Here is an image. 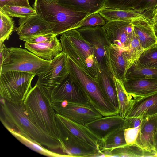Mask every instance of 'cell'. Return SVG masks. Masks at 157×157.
Returning <instances> with one entry per match:
<instances>
[{
    "instance_id": "cell-4",
    "label": "cell",
    "mask_w": 157,
    "mask_h": 157,
    "mask_svg": "<svg viewBox=\"0 0 157 157\" xmlns=\"http://www.w3.org/2000/svg\"><path fill=\"white\" fill-rule=\"evenodd\" d=\"M57 1L56 0L45 5L34 2L33 6L37 13L44 20L56 24L52 33L56 36L77 29L82 21L89 15L58 4Z\"/></svg>"
},
{
    "instance_id": "cell-9",
    "label": "cell",
    "mask_w": 157,
    "mask_h": 157,
    "mask_svg": "<svg viewBox=\"0 0 157 157\" xmlns=\"http://www.w3.org/2000/svg\"><path fill=\"white\" fill-rule=\"evenodd\" d=\"M48 97L51 103L66 101L79 105H92L82 86L69 73Z\"/></svg>"
},
{
    "instance_id": "cell-1",
    "label": "cell",
    "mask_w": 157,
    "mask_h": 157,
    "mask_svg": "<svg viewBox=\"0 0 157 157\" xmlns=\"http://www.w3.org/2000/svg\"><path fill=\"white\" fill-rule=\"evenodd\" d=\"M1 98V109L3 116L0 117V120L10 132L17 133L48 149L62 151L59 141L45 133L31 120L24 103H13Z\"/></svg>"
},
{
    "instance_id": "cell-5",
    "label": "cell",
    "mask_w": 157,
    "mask_h": 157,
    "mask_svg": "<svg viewBox=\"0 0 157 157\" xmlns=\"http://www.w3.org/2000/svg\"><path fill=\"white\" fill-rule=\"evenodd\" d=\"M51 61L41 59L25 49L6 47L0 74L15 71L30 73L39 76L48 70Z\"/></svg>"
},
{
    "instance_id": "cell-8",
    "label": "cell",
    "mask_w": 157,
    "mask_h": 157,
    "mask_svg": "<svg viewBox=\"0 0 157 157\" xmlns=\"http://www.w3.org/2000/svg\"><path fill=\"white\" fill-rule=\"evenodd\" d=\"M63 152L68 157L101 156L100 151L73 135L56 116Z\"/></svg>"
},
{
    "instance_id": "cell-12",
    "label": "cell",
    "mask_w": 157,
    "mask_h": 157,
    "mask_svg": "<svg viewBox=\"0 0 157 157\" xmlns=\"http://www.w3.org/2000/svg\"><path fill=\"white\" fill-rule=\"evenodd\" d=\"M102 28L110 46L117 48L123 52L128 50L133 29L132 22L107 21Z\"/></svg>"
},
{
    "instance_id": "cell-28",
    "label": "cell",
    "mask_w": 157,
    "mask_h": 157,
    "mask_svg": "<svg viewBox=\"0 0 157 157\" xmlns=\"http://www.w3.org/2000/svg\"><path fill=\"white\" fill-rule=\"evenodd\" d=\"M125 129V128L123 127L117 129L101 141L99 150L102 156L107 152L127 145L124 137Z\"/></svg>"
},
{
    "instance_id": "cell-14",
    "label": "cell",
    "mask_w": 157,
    "mask_h": 157,
    "mask_svg": "<svg viewBox=\"0 0 157 157\" xmlns=\"http://www.w3.org/2000/svg\"><path fill=\"white\" fill-rule=\"evenodd\" d=\"M14 31L19 37L32 36L53 33L55 23L48 22L38 14L20 18Z\"/></svg>"
},
{
    "instance_id": "cell-40",
    "label": "cell",
    "mask_w": 157,
    "mask_h": 157,
    "mask_svg": "<svg viewBox=\"0 0 157 157\" xmlns=\"http://www.w3.org/2000/svg\"><path fill=\"white\" fill-rule=\"evenodd\" d=\"M5 5L32 7L30 5L29 0H0V8Z\"/></svg>"
},
{
    "instance_id": "cell-23",
    "label": "cell",
    "mask_w": 157,
    "mask_h": 157,
    "mask_svg": "<svg viewBox=\"0 0 157 157\" xmlns=\"http://www.w3.org/2000/svg\"><path fill=\"white\" fill-rule=\"evenodd\" d=\"M132 23L140 45L145 50L152 48L157 44V37L152 22L138 21Z\"/></svg>"
},
{
    "instance_id": "cell-6",
    "label": "cell",
    "mask_w": 157,
    "mask_h": 157,
    "mask_svg": "<svg viewBox=\"0 0 157 157\" xmlns=\"http://www.w3.org/2000/svg\"><path fill=\"white\" fill-rule=\"evenodd\" d=\"M67 64L69 74L81 84L90 103L99 113L103 117L118 114L119 110L109 102L97 83L67 55Z\"/></svg>"
},
{
    "instance_id": "cell-25",
    "label": "cell",
    "mask_w": 157,
    "mask_h": 157,
    "mask_svg": "<svg viewBox=\"0 0 157 157\" xmlns=\"http://www.w3.org/2000/svg\"><path fill=\"white\" fill-rule=\"evenodd\" d=\"M113 77L109 73L100 70L96 83L109 102L119 110L117 93Z\"/></svg>"
},
{
    "instance_id": "cell-2",
    "label": "cell",
    "mask_w": 157,
    "mask_h": 157,
    "mask_svg": "<svg viewBox=\"0 0 157 157\" xmlns=\"http://www.w3.org/2000/svg\"><path fill=\"white\" fill-rule=\"evenodd\" d=\"M23 104L31 120L45 133L59 141L56 113L49 98L36 84L28 93Z\"/></svg>"
},
{
    "instance_id": "cell-20",
    "label": "cell",
    "mask_w": 157,
    "mask_h": 157,
    "mask_svg": "<svg viewBox=\"0 0 157 157\" xmlns=\"http://www.w3.org/2000/svg\"><path fill=\"white\" fill-rule=\"evenodd\" d=\"M25 47L44 60L50 61L63 51L61 41L57 36L52 41L37 44L25 42Z\"/></svg>"
},
{
    "instance_id": "cell-29",
    "label": "cell",
    "mask_w": 157,
    "mask_h": 157,
    "mask_svg": "<svg viewBox=\"0 0 157 157\" xmlns=\"http://www.w3.org/2000/svg\"><path fill=\"white\" fill-rule=\"evenodd\" d=\"M137 78L157 80V69L142 66L136 61L127 70L124 80Z\"/></svg>"
},
{
    "instance_id": "cell-13",
    "label": "cell",
    "mask_w": 157,
    "mask_h": 157,
    "mask_svg": "<svg viewBox=\"0 0 157 157\" xmlns=\"http://www.w3.org/2000/svg\"><path fill=\"white\" fill-rule=\"evenodd\" d=\"M76 29L90 44L94 52L99 70L109 73L106 65L105 48V46L110 45L107 40L102 26L82 27Z\"/></svg>"
},
{
    "instance_id": "cell-16",
    "label": "cell",
    "mask_w": 157,
    "mask_h": 157,
    "mask_svg": "<svg viewBox=\"0 0 157 157\" xmlns=\"http://www.w3.org/2000/svg\"><path fill=\"white\" fill-rule=\"evenodd\" d=\"M106 63L109 73L121 80L125 79L129 68L128 64L123 52L119 48L107 45L105 46Z\"/></svg>"
},
{
    "instance_id": "cell-43",
    "label": "cell",
    "mask_w": 157,
    "mask_h": 157,
    "mask_svg": "<svg viewBox=\"0 0 157 157\" xmlns=\"http://www.w3.org/2000/svg\"><path fill=\"white\" fill-rule=\"evenodd\" d=\"M150 18L152 23L157 21V5L151 13Z\"/></svg>"
},
{
    "instance_id": "cell-35",
    "label": "cell",
    "mask_w": 157,
    "mask_h": 157,
    "mask_svg": "<svg viewBox=\"0 0 157 157\" xmlns=\"http://www.w3.org/2000/svg\"><path fill=\"white\" fill-rule=\"evenodd\" d=\"M140 0H106L104 8L133 10Z\"/></svg>"
},
{
    "instance_id": "cell-15",
    "label": "cell",
    "mask_w": 157,
    "mask_h": 157,
    "mask_svg": "<svg viewBox=\"0 0 157 157\" xmlns=\"http://www.w3.org/2000/svg\"><path fill=\"white\" fill-rule=\"evenodd\" d=\"M127 121L118 114L102 117L86 124L94 135L102 141L117 129L127 127Z\"/></svg>"
},
{
    "instance_id": "cell-42",
    "label": "cell",
    "mask_w": 157,
    "mask_h": 157,
    "mask_svg": "<svg viewBox=\"0 0 157 157\" xmlns=\"http://www.w3.org/2000/svg\"><path fill=\"white\" fill-rule=\"evenodd\" d=\"M6 47L4 42H0V71L5 58V50Z\"/></svg>"
},
{
    "instance_id": "cell-30",
    "label": "cell",
    "mask_w": 157,
    "mask_h": 157,
    "mask_svg": "<svg viewBox=\"0 0 157 157\" xmlns=\"http://www.w3.org/2000/svg\"><path fill=\"white\" fill-rule=\"evenodd\" d=\"M144 50L141 47L139 39L133 29L128 49V50L123 52L128 61L129 68L138 59Z\"/></svg>"
},
{
    "instance_id": "cell-37",
    "label": "cell",
    "mask_w": 157,
    "mask_h": 157,
    "mask_svg": "<svg viewBox=\"0 0 157 157\" xmlns=\"http://www.w3.org/2000/svg\"><path fill=\"white\" fill-rule=\"evenodd\" d=\"M157 5V0H140L133 10L147 16V13L150 14Z\"/></svg>"
},
{
    "instance_id": "cell-24",
    "label": "cell",
    "mask_w": 157,
    "mask_h": 157,
    "mask_svg": "<svg viewBox=\"0 0 157 157\" xmlns=\"http://www.w3.org/2000/svg\"><path fill=\"white\" fill-rule=\"evenodd\" d=\"M106 0H58L57 3L75 11L90 15L104 8Z\"/></svg>"
},
{
    "instance_id": "cell-38",
    "label": "cell",
    "mask_w": 157,
    "mask_h": 157,
    "mask_svg": "<svg viewBox=\"0 0 157 157\" xmlns=\"http://www.w3.org/2000/svg\"><path fill=\"white\" fill-rule=\"evenodd\" d=\"M56 36L53 33H51L32 36L19 37V38L25 42L37 44L52 41Z\"/></svg>"
},
{
    "instance_id": "cell-45",
    "label": "cell",
    "mask_w": 157,
    "mask_h": 157,
    "mask_svg": "<svg viewBox=\"0 0 157 157\" xmlns=\"http://www.w3.org/2000/svg\"><path fill=\"white\" fill-rule=\"evenodd\" d=\"M154 147L155 153H157V124L155 133Z\"/></svg>"
},
{
    "instance_id": "cell-22",
    "label": "cell",
    "mask_w": 157,
    "mask_h": 157,
    "mask_svg": "<svg viewBox=\"0 0 157 157\" xmlns=\"http://www.w3.org/2000/svg\"><path fill=\"white\" fill-rule=\"evenodd\" d=\"M98 13L108 21H123L133 22L138 21H144L152 23L148 17L133 10L104 8Z\"/></svg>"
},
{
    "instance_id": "cell-34",
    "label": "cell",
    "mask_w": 157,
    "mask_h": 157,
    "mask_svg": "<svg viewBox=\"0 0 157 157\" xmlns=\"http://www.w3.org/2000/svg\"><path fill=\"white\" fill-rule=\"evenodd\" d=\"M137 61L142 66L157 69V44L144 50Z\"/></svg>"
},
{
    "instance_id": "cell-46",
    "label": "cell",
    "mask_w": 157,
    "mask_h": 157,
    "mask_svg": "<svg viewBox=\"0 0 157 157\" xmlns=\"http://www.w3.org/2000/svg\"><path fill=\"white\" fill-rule=\"evenodd\" d=\"M152 25L155 35L157 37V21L153 22Z\"/></svg>"
},
{
    "instance_id": "cell-33",
    "label": "cell",
    "mask_w": 157,
    "mask_h": 157,
    "mask_svg": "<svg viewBox=\"0 0 157 157\" xmlns=\"http://www.w3.org/2000/svg\"><path fill=\"white\" fill-rule=\"evenodd\" d=\"M0 10L12 17L20 18L37 14L36 11L32 7L20 6L5 5L0 8Z\"/></svg>"
},
{
    "instance_id": "cell-17",
    "label": "cell",
    "mask_w": 157,
    "mask_h": 157,
    "mask_svg": "<svg viewBox=\"0 0 157 157\" xmlns=\"http://www.w3.org/2000/svg\"><path fill=\"white\" fill-rule=\"evenodd\" d=\"M127 93L134 99L157 93V80L137 78L125 79L123 82Z\"/></svg>"
},
{
    "instance_id": "cell-32",
    "label": "cell",
    "mask_w": 157,
    "mask_h": 157,
    "mask_svg": "<svg viewBox=\"0 0 157 157\" xmlns=\"http://www.w3.org/2000/svg\"><path fill=\"white\" fill-rule=\"evenodd\" d=\"M0 42L8 40L14 31V22L12 17L0 10Z\"/></svg>"
},
{
    "instance_id": "cell-26",
    "label": "cell",
    "mask_w": 157,
    "mask_h": 157,
    "mask_svg": "<svg viewBox=\"0 0 157 157\" xmlns=\"http://www.w3.org/2000/svg\"><path fill=\"white\" fill-rule=\"evenodd\" d=\"M119 105L118 115L125 118L131 108L134 100L127 92L123 82L113 76Z\"/></svg>"
},
{
    "instance_id": "cell-41",
    "label": "cell",
    "mask_w": 157,
    "mask_h": 157,
    "mask_svg": "<svg viewBox=\"0 0 157 157\" xmlns=\"http://www.w3.org/2000/svg\"><path fill=\"white\" fill-rule=\"evenodd\" d=\"M127 121V128H136L140 126L144 118L140 117H134L125 118Z\"/></svg>"
},
{
    "instance_id": "cell-21",
    "label": "cell",
    "mask_w": 157,
    "mask_h": 157,
    "mask_svg": "<svg viewBox=\"0 0 157 157\" xmlns=\"http://www.w3.org/2000/svg\"><path fill=\"white\" fill-rule=\"evenodd\" d=\"M56 115L73 135L100 151L99 148L101 140L85 125L76 123L56 113Z\"/></svg>"
},
{
    "instance_id": "cell-44",
    "label": "cell",
    "mask_w": 157,
    "mask_h": 157,
    "mask_svg": "<svg viewBox=\"0 0 157 157\" xmlns=\"http://www.w3.org/2000/svg\"><path fill=\"white\" fill-rule=\"evenodd\" d=\"M56 0H35L34 2L39 4L45 5Z\"/></svg>"
},
{
    "instance_id": "cell-36",
    "label": "cell",
    "mask_w": 157,
    "mask_h": 157,
    "mask_svg": "<svg viewBox=\"0 0 157 157\" xmlns=\"http://www.w3.org/2000/svg\"><path fill=\"white\" fill-rule=\"evenodd\" d=\"M106 22L98 13L89 15L86 17L78 25V28L82 27H94L103 26Z\"/></svg>"
},
{
    "instance_id": "cell-7",
    "label": "cell",
    "mask_w": 157,
    "mask_h": 157,
    "mask_svg": "<svg viewBox=\"0 0 157 157\" xmlns=\"http://www.w3.org/2000/svg\"><path fill=\"white\" fill-rule=\"evenodd\" d=\"M29 73L10 71L0 74L1 98L13 103H23L32 88L35 76Z\"/></svg>"
},
{
    "instance_id": "cell-47",
    "label": "cell",
    "mask_w": 157,
    "mask_h": 157,
    "mask_svg": "<svg viewBox=\"0 0 157 157\" xmlns=\"http://www.w3.org/2000/svg\"><path fill=\"white\" fill-rule=\"evenodd\" d=\"M155 157H157V153H155Z\"/></svg>"
},
{
    "instance_id": "cell-11",
    "label": "cell",
    "mask_w": 157,
    "mask_h": 157,
    "mask_svg": "<svg viewBox=\"0 0 157 157\" xmlns=\"http://www.w3.org/2000/svg\"><path fill=\"white\" fill-rule=\"evenodd\" d=\"M51 104L56 113L83 125L103 117L92 105H79L66 101Z\"/></svg>"
},
{
    "instance_id": "cell-3",
    "label": "cell",
    "mask_w": 157,
    "mask_h": 157,
    "mask_svg": "<svg viewBox=\"0 0 157 157\" xmlns=\"http://www.w3.org/2000/svg\"><path fill=\"white\" fill-rule=\"evenodd\" d=\"M63 51L89 76L97 82L100 70L94 52L90 43L76 29L61 35Z\"/></svg>"
},
{
    "instance_id": "cell-31",
    "label": "cell",
    "mask_w": 157,
    "mask_h": 157,
    "mask_svg": "<svg viewBox=\"0 0 157 157\" xmlns=\"http://www.w3.org/2000/svg\"><path fill=\"white\" fill-rule=\"evenodd\" d=\"M21 143L30 149L42 155L48 157H67L66 155L52 151L37 143L29 140L19 134L10 132Z\"/></svg>"
},
{
    "instance_id": "cell-27",
    "label": "cell",
    "mask_w": 157,
    "mask_h": 157,
    "mask_svg": "<svg viewBox=\"0 0 157 157\" xmlns=\"http://www.w3.org/2000/svg\"><path fill=\"white\" fill-rule=\"evenodd\" d=\"M155 153L147 151L135 144L126 145L104 153L105 157H155Z\"/></svg>"
},
{
    "instance_id": "cell-19",
    "label": "cell",
    "mask_w": 157,
    "mask_h": 157,
    "mask_svg": "<svg viewBox=\"0 0 157 157\" xmlns=\"http://www.w3.org/2000/svg\"><path fill=\"white\" fill-rule=\"evenodd\" d=\"M157 115V93L134 99L132 106L125 119L140 117L145 118Z\"/></svg>"
},
{
    "instance_id": "cell-18",
    "label": "cell",
    "mask_w": 157,
    "mask_h": 157,
    "mask_svg": "<svg viewBox=\"0 0 157 157\" xmlns=\"http://www.w3.org/2000/svg\"><path fill=\"white\" fill-rule=\"evenodd\" d=\"M157 124V115L144 118L134 144L145 151L155 154L154 140Z\"/></svg>"
},
{
    "instance_id": "cell-39",
    "label": "cell",
    "mask_w": 157,
    "mask_h": 157,
    "mask_svg": "<svg viewBox=\"0 0 157 157\" xmlns=\"http://www.w3.org/2000/svg\"><path fill=\"white\" fill-rule=\"evenodd\" d=\"M140 126L136 128H127L125 129L124 137L127 145L135 143L139 133Z\"/></svg>"
},
{
    "instance_id": "cell-10",
    "label": "cell",
    "mask_w": 157,
    "mask_h": 157,
    "mask_svg": "<svg viewBox=\"0 0 157 157\" xmlns=\"http://www.w3.org/2000/svg\"><path fill=\"white\" fill-rule=\"evenodd\" d=\"M69 74L67 55L62 51L52 60L48 70L38 76L36 84L48 97Z\"/></svg>"
}]
</instances>
